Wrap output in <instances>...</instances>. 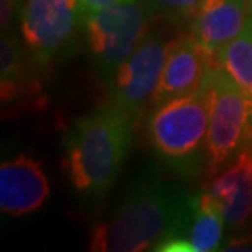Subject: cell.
Instances as JSON below:
<instances>
[{
  "label": "cell",
  "instance_id": "obj_3",
  "mask_svg": "<svg viewBox=\"0 0 252 252\" xmlns=\"http://www.w3.org/2000/svg\"><path fill=\"white\" fill-rule=\"evenodd\" d=\"M210 102L208 74L205 82L191 94L153 108L146 122L151 148L180 177H195L201 165H206Z\"/></svg>",
  "mask_w": 252,
  "mask_h": 252
},
{
  "label": "cell",
  "instance_id": "obj_9",
  "mask_svg": "<svg viewBox=\"0 0 252 252\" xmlns=\"http://www.w3.org/2000/svg\"><path fill=\"white\" fill-rule=\"evenodd\" d=\"M213 67L216 65L193 34L179 38L164 64L159 84L151 98V107L156 108L169 100L191 94L205 82Z\"/></svg>",
  "mask_w": 252,
  "mask_h": 252
},
{
  "label": "cell",
  "instance_id": "obj_15",
  "mask_svg": "<svg viewBox=\"0 0 252 252\" xmlns=\"http://www.w3.org/2000/svg\"><path fill=\"white\" fill-rule=\"evenodd\" d=\"M149 7L169 22L191 20L200 0H148Z\"/></svg>",
  "mask_w": 252,
  "mask_h": 252
},
{
  "label": "cell",
  "instance_id": "obj_8",
  "mask_svg": "<svg viewBox=\"0 0 252 252\" xmlns=\"http://www.w3.org/2000/svg\"><path fill=\"white\" fill-rule=\"evenodd\" d=\"M49 196V180L41 164L18 154L0 165V210L10 216L34 213Z\"/></svg>",
  "mask_w": 252,
  "mask_h": 252
},
{
  "label": "cell",
  "instance_id": "obj_10",
  "mask_svg": "<svg viewBox=\"0 0 252 252\" xmlns=\"http://www.w3.org/2000/svg\"><path fill=\"white\" fill-rule=\"evenodd\" d=\"M248 17V0H200L190 20L191 34L216 65L220 51L238 36Z\"/></svg>",
  "mask_w": 252,
  "mask_h": 252
},
{
  "label": "cell",
  "instance_id": "obj_5",
  "mask_svg": "<svg viewBox=\"0 0 252 252\" xmlns=\"http://www.w3.org/2000/svg\"><path fill=\"white\" fill-rule=\"evenodd\" d=\"M210 87L206 172L213 177L252 144V102L220 67L211 69Z\"/></svg>",
  "mask_w": 252,
  "mask_h": 252
},
{
  "label": "cell",
  "instance_id": "obj_19",
  "mask_svg": "<svg viewBox=\"0 0 252 252\" xmlns=\"http://www.w3.org/2000/svg\"><path fill=\"white\" fill-rule=\"evenodd\" d=\"M248 2H249V10L252 12V0H248Z\"/></svg>",
  "mask_w": 252,
  "mask_h": 252
},
{
  "label": "cell",
  "instance_id": "obj_12",
  "mask_svg": "<svg viewBox=\"0 0 252 252\" xmlns=\"http://www.w3.org/2000/svg\"><path fill=\"white\" fill-rule=\"evenodd\" d=\"M224 211L220 200L211 191L201 190L190 195V210L187 221V239L195 252H210L220 249L224 231Z\"/></svg>",
  "mask_w": 252,
  "mask_h": 252
},
{
  "label": "cell",
  "instance_id": "obj_17",
  "mask_svg": "<svg viewBox=\"0 0 252 252\" xmlns=\"http://www.w3.org/2000/svg\"><path fill=\"white\" fill-rule=\"evenodd\" d=\"M0 25L2 28H10L13 23V18L22 15V10L23 7L22 5V0H0Z\"/></svg>",
  "mask_w": 252,
  "mask_h": 252
},
{
  "label": "cell",
  "instance_id": "obj_1",
  "mask_svg": "<svg viewBox=\"0 0 252 252\" xmlns=\"http://www.w3.org/2000/svg\"><path fill=\"white\" fill-rule=\"evenodd\" d=\"M190 195L169 184L143 185L110 218L90 233L89 249L98 252H139L170 234L187 229Z\"/></svg>",
  "mask_w": 252,
  "mask_h": 252
},
{
  "label": "cell",
  "instance_id": "obj_4",
  "mask_svg": "<svg viewBox=\"0 0 252 252\" xmlns=\"http://www.w3.org/2000/svg\"><path fill=\"white\" fill-rule=\"evenodd\" d=\"M151 10L148 0H117L82 22L90 61L105 82L149 33Z\"/></svg>",
  "mask_w": 252,
  "mask_h": 252
},
{
  "label": "cell",
  "instance_id": "obj_6",
  "mask_svg": "<svg viewBox=\"0 0 252 252\" xmlns=\"http://www.w3.org/2000/svg\"><path fill=\"white\" fill-rule=\"evenodd\" d=\"M179 38L165 32L148 33L136 51L117 69L110 84V107L134 118L151 103L164 64Z\"/></svg>",
  "mask_w": 252,
  "mask_h": 252
},
{
  "label": "cell",
  "instance_id": "obj_2",
  "mask_svg": "<svg viewBox=\"0 0 252 252\" xmlns=\"http://www.w3.org/2000/svg\"><path fill=\"white\" fill-rule=\"evenodd\" d=\"M133 138V118L108 107L85 115L64 139L69 182L85 198L100 196L115 182Z\"/></svg>",
  "mask_w": 252,
  "mask_h": 252
},
{
  "label": "cell",
  "instance_id": "obj_7",
  "mask_svg": "<svg viewBox=\"0 0 252 252\" xmlns=\"http://www.w3.org/2000/svg\"><path fill=\"white\" fill-rule=\"evenodd\" d=\"M77 0H28L20 15L22 38L38 64H48L65 48L77 25Z\"/></svg>",
  "mask_w": 252,
  "mask_h": 252
},
{
  "label": "cell",
  "instance_id": "obj_11",
  "mask_svg": "<svg viewBox=\"0 0 252 252\" xmlns=\"http://www.w3.org/2000/svg\"><path fill=\"white\" fill-rule=\"evenodd\" d=\"M208 190L220 200L226 223L239 228L252 215V144L213 175Z\"/></svg>",
  "mask_w": 252,
  "mask_h": 252
},
{
  "label": "cell",
  "instance_id": "obj_16",
  "mask_svg": "<svg viewBox=\"0 0 252 252\" xmlns=\"http://www.w3.org/2000/svg\"><path fill=\"white\" fill-rule=\"evenodd\" d=\"M153 251H162V252H195L191 243L179 234H170L165 236L154 246Z\"/></svg>",
  "mask_w": 252,
  "mask_h": 252
},
{
  "label": "cell",
  "instance_id": "obj_13",
  "mask_svg": "<svg viewBox=\"0 0 252 252\" xmlns=\"http://www.w3.org/2000/svg\"><path fill=\"white\" fill-rule=\"evenodd\" d=\"M27 53L15 33H2L0 39V95L2 105L12 107L32 95L33 77L27 61Z\"/></svg>",
  "mask_w": 252,
  "mask_h": 252
},
{
  "label": "cell",
  "instance_id": "obj_18",
  "mask_svg": "<svg viewBox=\"0 0 252 252\" xmlns=\"http://www.w3.org/2000/svg\"><path fill=\"white\" fill-rule=\"evenodd\" d=\"M77 2H79V17H80L79 22L82 23L92 13L105 8L107 5L117 2V0H77Z\"/></svg>",
  "mask_w": 252,
  "mask_h": 252
},
{
  "label": "cell",
  "instance_id": "obj_14",
  "mask_svg": "<svg viewBox=\"0 0 252 252\" xmlns=\"http://www.w3.org/2000/svg\"><path fill=\"white\" fill-rule=\"evenodd\" d=\"M220 69H223L252 102V12L239 34L233 38L221 49L216 61Z\"/></svg>",
  "mask_w": 252,
  "mask_h": 252
}]
</instances>
